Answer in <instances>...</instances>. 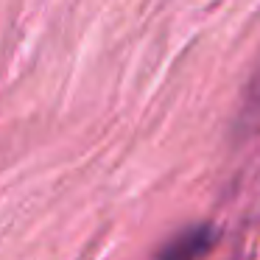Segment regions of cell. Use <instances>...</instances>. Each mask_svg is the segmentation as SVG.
<instances>
[{
  "label": "cell",
  "instance_id": "obj_1",
  "mask_svg": "<svg viewBox=\"0 0 260 260\" xmlns=\"http://www.w3.org/2000/svg\"><path fill=\"white\" fill-rule=\"evenodd\" d=\"M215 241V230L213 226H193V230L176 235L168 246L159 249V257H174V260H182V257H199L204 254Z\"/></svg>",
  "mask_w": 260,
  "mask_h": 260
}]
</instances>
